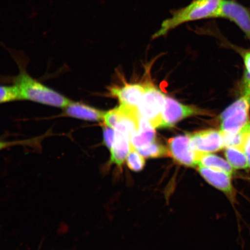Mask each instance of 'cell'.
<instances>
[{
    "mask_svg": "<svg viewBox=\"0 0 250 250\" xmlns=\"http://www.w3.org/2000/svg\"><path fill=\"white\" fill-rule=\"evenodd\" d=\"M250 96L244 95L221 114V132L226 134L239 132L250 122Z\"/></svg>",
    "mask_w": 250,
    "mask_h": 250,
    "instance_id": "obj_4",
    "label": "cell"
},
{
    "mask_svg": "<svg viewBox=\"0 0 250 250\" xmlns=\"http://www.w3.org/2000/svg\"><path fill=\"white\" fill-rule=\"evenodd\" d=\"M14 85L17 90L19 101H28L62 109L72 101L34 79L24 70H21L15 78Z\"/></svg>",
    "mask_w": 250,
    "mask_h": 250,
    "instance_id": "obj_1",
    "label": "cell"
},
{
    "mask_svg": "<svg viewBox=\"0 0 250 250\" xmlns=\"http://www.w3.org/2000/svg\"><path fill=\"white\" fill-rule=\"evenodd\" d=\"M215 18H224L235 23L250 40V12L233 0H223Z\"/></svg>",
    "mask_w": 250,
    "mask_h": 250,
    "instance_id": "obj_8",
    "label": "cell"
},
{
    "mask_svg": "<svg viewBox=\"0 0 250 250\" xmlns=\"http://www.w3.org/2000/svg\"><path fill=\"white\" fill-rule=\"evenodd\" d=\"M198 170L202 177L211 186L223 192L232 202H235L236 191L230 174L226 172L199 166Z\"/></svg>",
    "mask_w": 250,
    "mask_h": 250,
    "instance_id": "obj_10",
    "label": "cell"
},
{
    "mask_svg": "<svg viewBox=\"0 0 250 250\" xmlns=\"http://www.w3.org/2000/svg\"><path fill=\"white\" fill-rule=\"evenodd\" d=\"M244 62H245V64L247 70V74L249 76L250 78V52H247L244 55Z\"/></svg>",
    "mask_w": 250,
    "mask_h": 250,
    "instance_id": "obj_23",
    "label": "cell"
},
{
    "mask_svg": "<svg viewBox=\"0 0 250 250\" xmlns=\"http://www.w3.org/2000/svg\"><path fill=\"white\" fill-rule=\"evenodd\" d=\"M42 138V137L24 140L5 141L0 140V151L14 146L33 145L34 144L39 142Z\"/></svg>",
    "mask_w": 250,
    "mask_h": 250,
    "instance_id": "obj_20",
    "label": "cell"
},
{
    "mask_svg": "<svg viewBox=\"0 0 250 250\" xmlns=\"http://www.w3.org/2000/svg\"><path fill=\"white\" fill-rule=\"evenodd\" d=\"M145 90V86L140 84H126L121 87H111L110 92L112 96L120 100L121 104L137 108Z\"/></svg>",
    "mask_w": 250,
    "mask_h": 250,
    "instance_id": "obj_12",
    "label": "cell"
},
{
    "mask_svg": "<svg viewBox=\"0 0 250 250\" xmlns=\"http://www.w3.org/2000/svg\"><path fill=\"white\" fill-rule=\"evenodd\" d=\"M144 156L136 149L132 147L127 157L128 167L133 171H142L145 167L146 161Z\"/></svg>",
    "mask_w": 250,
    "mask_h": 250,
    "instance_id": "obj_18",
    "label": "cell"
},
{
    "mask_svg": "<svg viewBox=\"0 0 250 250\" xmlns=\"http://www.w3.org/2000/svg\"><path fill=\"white\" fill-rule=\"evenodd\" d=\"M188 135L191 147L199 154H211L226 148L221 131L205 130Z\"/></svg>",
    "mask_w": 250,
    "mask_h": 250,
    "instance_id": "obj_6",
    "label": "cell"
},
{
    "mask_svg": "<svg viewBox=\"0 0 250 250\" xmlns=\"http://www.w3.org/2000/svg\"><path fill=\"white\" fill-rule=\"evenodd\" d=\"M225 156L234 170H245L249 168L248 158L243 149L228 146L225 151Z\"/></svg>",
    "mask_w": 250,
    "mask_h": 250,
    "instance_id": "obj_16",
    "label": "cell"
},
{
    "mask_svg": "<svg viewBox=\"0 0 250 250\" xmlns=\"http://www.w3.org/2000/svg\"><path fill=\"white\" fill-rule=\"evenodd\" d=\"M139 120L138 108L121 104L105 112L103 121L106 126L124 134L130 140L138 132Z\"/></svg>",
    "mask_w": 250,
    "mask_h": 250,
    "instance_id": "obj_3",
    "label": "cell"
},
{
    "mask_svg": "<svg viewBox=\"0 0 250 250\" xmlns=\"http://www.w3.org/2000/svg\"><path fill=\"white\" fill-rule=\"evenodd\" d=\"M244 95L250 96V78L247 77L244 87Z\"/></svg>",
    "mask_w": 250,
    "mask_h": 250,
    "instance_id": "obj_24",
    "label": "cell"
},
{
    "mask_svg": "<svg viewBox=\"0 0 250 250\" xmlns=\"http://www.w3.org/2000/svg\"><path fill=\"white\" fill-rule=\"evenodd\" d=\"M199 109L192 106L184 105L174 99L166 96L162 111V128H169L183 119L200 114Z\"/></svg>",
    "mask_w": 250,
    "mask_h": 250,
    "instance_id": "obj_9",
    "label": "cell"
},
{
    "mask_svg": "<svg viewBox=\"0 0 250 250\" xmlns=\"http://www.w3.org/2000/svg\"><path fill=\"white\" fill-rule=\"evenodd\" d=\"M156 133L154 127L147 120L140 114L138 132L134 134L130 139L132 147L137 149L155 142Z\"/></svg>",
    "mask_w": 250,
    "mask_h": 250,
    "instance_id": "obj_14",
    "label": "cell"
},
{
    "mask_svg": "<svg viewBox=\"0 0 250 250\" xmlns=\"http://www.w3.org/2000/svg\"><path fill=\"white\" fill-rule=\"evenodd\" d=\"M145 89L137 108L139 113L154 128H162V114L166 96L152 84H146Z\"/></svg>",
    "mask_w": 250,
    "mask_h": 250,
    "instance_id": "obj_5",
    "label": "cell"
},
{
    "mask_svg": "<svg viewBox=\"0 0 250 250\" xmlns=\"http://www.w3.org/2000/svg\"><path fill=\"white\" fill-rule=\"evenodd\" d=\"M104 143L107 147L110 149L113 146L115 138V130L108 126L103 129Z\"/></svg>",
    "mask_w": 250,
    "mask_h": 250,
    "instance_id": "obj_21",
    "label": "cell"
},
{
    "mask_svg": "<svg viewBox=\"0 0 250 250\" xmlns=\"http://www.w3.org/2000/svg\"><path fill=\"white\" fill-rule=\"evenodd\" d=\"M136 150L145 158H158L169 156L168 148L155 141Z\"/></svg>",
    "mask_w": 250,
    "mask_h": 250,
    "instance_id": "obj_17",
    "label": "cell"
},
{
    "mask_svg": "<svg viewBox=\"0 0 250 250\" xmlns=\"http://www.w3.org/2000/svg\"><path fill=\"white\" fill-rule=\"evenodd\" d=\"M223 0H193L189 4L171 12V17L162 23L153 39L167 35L184 23L205 19L215 18Z\"/></svg>",
    "mask_w": 250,
    "mask_h": 250,
    "instance_id": "obj_2",
    "label": "cell"
},
{
    "mask_svg": "<svg viewBox=\"0 0 250 250\" xmlns=\"http://www.w3.org/2000/svg\"><path fill=\"white\" fill-rule=\"evenodd\" d=\"M168 151L177 164L187 167H198L199 154L191 147L188 134L168 140Z\"/></svg>",
    "mask_w": 250,
    "mask_h": 250,
    "instance_id": "obj_7",
    "label": "cell"
},
{
    "mask_svg": "<svg viewBox=\"0 0 250 250\" xmlns=\"http://www.w3.org/2000/svg\"><path fill=\"white\" fill-rule=\"evenodd\" d=\"M132 148L130 140L118 131H115V138L111 150L110 164L121 167Z\"/></svg>",
    "mask_w": 250,
    "mask_h": 250,
    "instance_id": "obj_13",
    "label": "cell"
},
{
    "mask_svg": "<svg viewBox=\"0 0 250 250\" xmlns=\"http://www.w3.org/2000/svg\"><path fill=\"white\" fill-rule=\"evenodd\" d=\"M19 101L17 89L13 85H0V104Z\"/></svg>",
    "mask_w": 250,
    "mask_h": 250,
    "instance_id": "obj_19",
    "label": "cell"
},
{
    "mask_svg": "<svg viewBox=\"0 0 250 250\" xmlns=\"http://www.w3.org/2000/svg\"><path fill=\"white\" fill-rule=\"evenodd\" d=\"M199 166L220 170L231 176H233L235 171L227 160L212 154H199L198 167Z\"/></svg>",
    "mask_w": 250,
    "mask_h": 250,
    "instance_id": "obj_15",
    "label": "cell"
},
{
    "mask_svg": "<svg viewBox=\"0 0 250 250\" xmlns=\"http://www.w3.org/2000/svg\"><path fill=\"white\" fill-rule=\"evenodd\" d=\"M62 115L65 117L86 121H103L105 114V112L85 103L73 101L62 109Z\"/></svg>",
    "mask_w": 250,
    "mask_h": 250,
    "instance_id": "obj_11",
    "label": "cell"
},
{
    "mask_svg": "<svg viewBox=\"0 0 250 250\" xmlns=\"http://www.w3.org/2000/svg\"><path fill=\"white\" fill-rule=\"evenodd\" d=\"M243 149L247 158H248L249 167L250 168V127L248 134H247Z\"/></svg>",
    "mask_w": 250,
    "mask_h": 250,
    "instance_id": "obj_22",
    "label": "cell"
}]
</instances>
